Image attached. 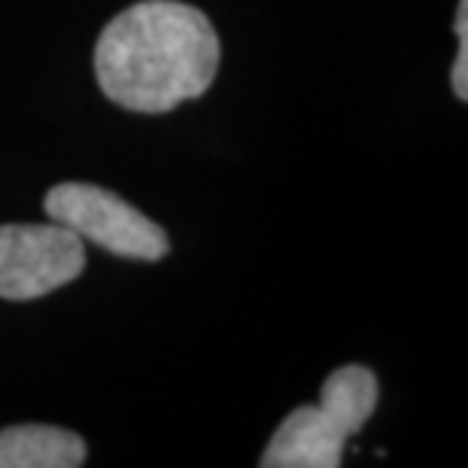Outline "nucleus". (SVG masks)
Instances as JSON below:
<instances>
[{
  "label": "nucleus",
  "instance_id": "f257e3e1",
  "mask_svg": "<svg viewBox=\"0 0 468 468\" xmlns=\"http://www.w3.org/2000/svg\"><path fill=\"white\" fill-rule=\"evenodd\" d=\"M219 70V37L198 6L140 0L110 18L95 46L101 91L131 113H171L201 98Z\"/></svg>",
  "mask_w": 468,
  "mask_h": 468
},
{
  "label": "nucleus",
  "instance_id": "f03ea898",
  "mask_svg": "<svg viewBox=\"0 0 468 468\" xmlns=\"http://www.w3.org/2000/svg\"><path fill=\"white\" fill-rule=\"evenodd\" d=\"M380 383L365 365H344L323 383L320 405H302L277 426L261 453V468H338L344 444L368 423Z\"/></svg>",
  "mask_w": 468,
  "mask_h": 468
},
{
  "label": "nucleus",
  "instance_id": "7ed1b4c3",
  "mask_svg": "<svg viewBox=\"0 0 468 468\" xmlns=\"http://www.w3.org/2000/svg\"><path fill=\"white\" fill-rule=\"evenodd\" d=\"M43 207L52 222H61L77 231L82 240L122 259L158 261L167 256L171 240L162 226L131 207L116 192L101 189L91 183H58L46 192Z\"/></svg>",
  "mask_w": 468,
  "mask_h": 468
},
{
  "label": "nucleus",
  "instance_id": "20e7f679",
  "mask_svg": "<svg viewBox=\"0 0 468 468\" xmlns=\"http://www.w3.org/2000/svg\"><path fill=\"white\" fill-rule=\"evenodd\" d=\"M86 271V240L61 222L0 226V298L34 302Z\"/></svg>",
  "mask_w": 468,
  "mask_h": 468
},
{
  "label": "nucleus",
  "instance_id": "39448f33",
  "mask_svg": "<svg viewBox=\"0 0 468 468\" xmlns=\"http://www.w3.org/2000/svg\"><path fill=\"white\" fill-rule=\"evenodd\" d=\"M86 441L58 426L0 429V468H77L86 463Z\"/></svg>",
  "mask_w": 468,
  "mask_h": 468
},
{
  "label": "nucleus",
  "instance_id": "423d86ee",
  "mask_svg": "<svg viewBox=\"0 0 468 468\" xmlns=\"http://www.w3.org/2000/svg\"><path fill=\"white\" fill-rule=\"evenodd\" d=\"M453 95L460 101H468V40H460V52H456L453 70H451Z\"/></svg>",
  "mask_w": 468,
  "mask_h": 468
},
{
  "label": "nucleus",
  "instance_id": "0eeeda50",
  "mask_svg": "<svg viewBox=\"0 0 468 468\" xmlns=\"http://www.w3.org/2000/svg\"><path fill=\"white\" fill-rule=\"evenodd\" d=\"M453 31H456L460 40H468V0H460V6H456Z\"/></svg>",
  "mask_w": 468,
  "mask_h": 468
}]
</instances>
